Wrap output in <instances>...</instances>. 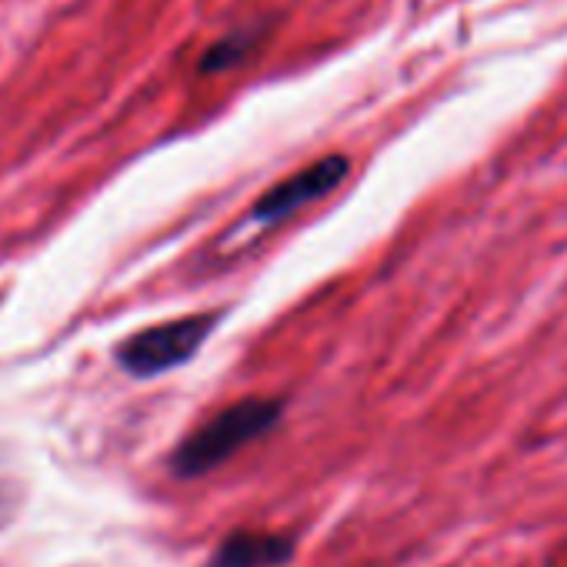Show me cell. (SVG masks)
Wrapping results in <instances>:
<instances>
[{
  "mask_svg": "<svg viewBox=\"0 0 567 567\" xmlns=\"http://www.w3.org/2000/svg\"><path fill=\"white\" fill-rule=\"evenodd\" d=\"M295 557V537L274 530H234L227 534L207 567H284Z\"/></svg>",
  "mask_w": 567,
  "mask_h": 567,
  "instance_id": "4",
  "label": "cell"
},
{
  "mask_svg": "<svg viewBox=\"0 0 567 567\" xmlns=\"http://www.w3.org/2000/svg\"><path fill=\"white\" fill-rule=\"evenodd\" d=\"M284 414V404L277 398H244L220 414H214L207 424H200L194 434H187L174 454L171 471L181 481H194L230 461L240 447L260 441Z\"/></svg>",
  "mask_w": 567,
  "mask_h": 567,
  "instance_id": "1",
  "label": "cell"
},
{
  "mask_svg": "<svg viewBox=\"0 0 567 567\" xmlns=\"http://www.w3.org/2000/svg\"><path fill=\"white\" fill-rule=\"evenodd\" d=\"M247 48H250V34H247V31H240V34H234V38H224V41H217V44L204 54L200 71H204V74L224 71V68L237 64V61L244 58Z\"/></svg>",
  "mask_w": 567,
  "mask_h": 567,
  "instance_id": "5",
  "label": "cell"
},
{
  "mask_svg": "<svg viewBox=\"0 0 567 567\" xmlns=\"http://www.w3.org/2000/svg\"><path fill=\"white\" fill-rule=\"evenodd\" d=\"M217 318L220 315H190L147 328L117 348V364L131 378H157L164 371H174L200 351V344L217 328Z\"/></svg>",
  "mask_w": 567,
  "mask_h": 567,
  "instance_id": "3",
  "label": "cell"
},
{
  "mask_svg": "<svg viewBox=\"0 0 567 567\" xmlns=\"http://www.w3.org/2000/svg\"><path fill=\"white\" fill-rule=\"evenodd\" d=\"M348 171H351L348 157H344V154H331V157H321V161H315L311 167L291 174L288 181L274 184V187L247 210V217L224 237V244L234 247V250L247 247L250 240L264 237V234H267L270 227H277L280 220H288V217L298 214L301 207H308V204L328 197L334 187H341V181L348 177Z\"/></svg>",
  "mask_w": 567,
  "mask_h": 567,
  "instance_id": "2",
  "label": "cell"
}]
</instances>
